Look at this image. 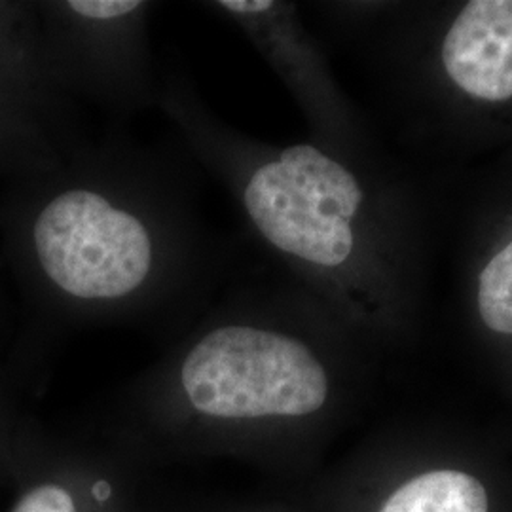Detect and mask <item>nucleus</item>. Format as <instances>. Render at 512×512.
I'll return each mask as SVG.
<instances>
[{"label": "nucleus", "mask_w": 512, "mask_h": 512, "mask_svg": "<svg viewBox=\"0 0 512 512\" xmlns=\"http://www.w3.org/2000/svg\"><path fill=\"white\" fill-rule=\"evenodd\" d=\"M184 351L173 380L184 406L217 421L306 418L330 395L327 366L274 321V294L234 289Z\"/></svg>", "instance_id": "nucleus-2"}, {"label": "nucleus", "mask_w": 512, "mask_h": 512, "mask_svg": "<svg viewBox=\"0 0 512 512\" xmlns=\"http://www.w3.org/2000/svg\"><path fill=\"white\" fill-rule=\"evenodd\" d=\"M203 8L232 23L255 44L327 137L348 135L344 103L330 84L321 57L296 25L291 6L272 0H215Z\"/></svg>", "instance_id": "nucleus-4"}, {"label": "nucleus", "mask_w": 512, "mask_h": 512, "mask_svg": "<svg viewBox=\"0 0 512 512\" xmlns=\"http://www.w3.org/2000/svg\"><path fill=\"white\" fill-rule=\"evenodd\" d=\"M93 494L97 499H107V495H109V486L105 484V482H101L95 490H93Z\"/></svg>", "instance_id": "nucleus-9"}, {"label": "nucleus", "mask_w": 512, "mask_h": 512, "mask_svg": "<svg viewBox=\"0 0 512 512\" xmlns=\"http://www.w3.org/2000/svg\"><path fill=\"white\" fill-rule=\"evenodd\" d=\"M380 512H488V495L475 476L431 471L401 486Z\"/></svg>", "instance_id": "nucleus-6"}, {"label": "nucleus", "mask_w": 512, "mask_h": 512, "mask_svg": "<svg viewBox=\"0 0 512 512\" xmlns=\"http://www.w3.org/2000/svg\"><path fill=\"white\" fill-rule=\"evenodd\" d=\"M478 313L497 334H512V239L490 256L478 275Z\"/></svg>", "instance_id": "nucleus-7"}, {"label": "nucleus", "mask_w": 512, "mask_h": 512, "mask_svg": "<svg viewBox=\"0 0 512 512\" xmlns=\"http://www.w3.org/2000/svg\"><path fill=\"white\" fill-rule=\"evenodd\" d=\"M12 512H76L73 497L54 484H44L23 495Z\"/></svg>", "instance_id": "nucleus-8"}, {"label": "nucleus", "mask_w": 512, "mask_h": 512, "mask_svg": "<svg viewBox=\"0 0 512 512\" xmlns=\"http://www.w3.org/2000/svg\"><path fill=\"white\" fill-rule=\"evenodd\" d=\"M440 63L459 92L478 103L512 101V0H471L450 23Z\"/></svg>", "instance_id": "nucleus-5"}, {"label": "nucleus", "mask_w": 512, "mask_h": 512, "mask_svg": "<svg viewBox=\"0 0 512 512\" xmlns=\"http://www.w3.org/2000/svg\"><path fill=\"white\" fill-rule=\"evenodd\" d=\"M50 175L29 220V249L67 310L122 317L213 291L222 245L165 156L122 137L84 139Z\"/></svg>", "instance_id": "nucleus-1"}, {"label": "nucleus", "mask_w": 512, "mask_h": 512, "mask_svg": "<svg viewBox=\"0 0 512 512\" xmlns=\"http://www.w3.org/2000/svg\"><path fill=\"white\" fill-rule=\"evenodd\" d=\"M145 0L50 2L48 71L65 95L129 120L156 107L162 78L150 48Z\"/></svg>", "instance_id": "nucleus-3"}]
</instances>
